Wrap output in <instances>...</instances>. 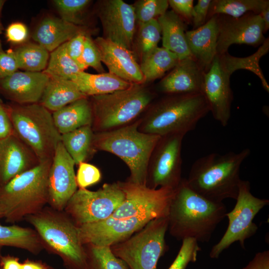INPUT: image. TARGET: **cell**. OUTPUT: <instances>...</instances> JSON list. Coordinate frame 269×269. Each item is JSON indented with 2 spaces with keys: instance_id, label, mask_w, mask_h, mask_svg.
I'll list each match as a JSON object with an SVG mask.
<instances>
[{
  "instance_id": "obj_53",
  "label": "cell",
  "mask_w": 269,
  "mask_h": 269,
  "mask_svg": "<svg viewBox=\"0 0 269 269\" xmlns=\"http://www.w3.org/2000/svg\"><path fill=\"white\" fill-rule=\"evenodd\" d=\"M1 218H2V215L1 211L0 206V219Z\"/></svg>"
},
{
  "instance_id": "obj_21",
  "label": "cell",
  "mask_w": 269,
  "mask_h": 269,
  "mask_svg": "<svg viewBox=\"0 0 269 269\" xmlns=\"http://www.w3.org/2000/svg\"><path fill=\"white\" fill-rule=\"evenodd\" d=\"M204 72L192 57L179 60L157 84L165 94L201 93Z\"/></svg>"
},
{
  "instance_id": "obj_48",
  "label": "cell",
  "mask_w": 269,
  "mask_h": 269,
  "mask_svg": "<svg viewBox=\"0 0 269 269\" xmlns=\"http://www.w3.org/2000/svg\"><path fill=\"white\" fill-rule=\"evenodd\" d=\"M0 268L1 269H21V263L18 258L14 256L0 255Z\"/></svg>"
},
{
  "instance_id": "obj_11",
  "label": "cell",
  "mask_w": 269,
  "mask_h": 269,
  "mask_svg": "<svg viewBox=\"0 0 269 269\" xmlns=\"http://www.w3.org/2000/svg\"><path fill=\"white\" fill-rule=\"evenodd\" d=\"M168 226L167 217L154 219L110 249L129 269H157L159 259L167 251L165 236Z\"/></svg>"
},
{
  "instance_id": "obj_12",
  "label": "cell",
  "mask_w": 269,
  "mask_h": 269,
  "mask_svg": "<svg viewBox=\"0 0 269 269\" xmlns=\"http://www.w3.org/2000/svg\"><path fill=\"white\" fill-rule=\"evenodd\" d=\"M236 203L233 209L226 214L229 220L227 229L220 240L212 248L209 256L217 259L220 254L232 244L239 242L245 248V241L254 235L258 227L253 222L257 214L269 200L254 196L251 192L250 183L241 180L239 188Z\"/></svg>"
},
{
  "instance_id": "obj_22",
  "label": "cell",
  "mask_w": 269,
  "mask_h": 269,
  "mask_svg": "<svg viewBox=\"0 0 269 269\" xmlns=\"http://www.w3.org/2000/svg\"><path fill=\"white\" fill-rule=\"evenodd\" d=\"M86 26L67 22L59 17L47 15L41 19L32 31L31 36L49 53L81 33H89Z\"/></svg>"
},
{
  "instance_id": "obj_7",
  "label": "cell",
  "mask_w": 269,
  "mask_h": 269,
  "mask_svg": "<svg viewBox=\"0 0 269 269\" xmlns=\"http://www.w3.org/2000/svg\"><path fill=\"white\" fill-rule=\"evenodd\" d=\"M52 160L40 162L0 188V206L6 222L13 223L37 213L48 203Z\"/></svg>"
},
{
  "instance_id": "obj_40",
  "label": "cell",
  "mask_w": 269,
  "mask_h": 269,
  "mask_svg": "<svg viewBox=\"0 0 269 269\" xmlns=\"http://www.w3.org/2000/svg\"><path fill=\"white\" fill-rule=\"evenodd\" d=\"M78 166L76 180L79 188L86 189L100 181L101 173L96 166L86 162L79 163Z\"/></svg>"
},
{
  "instance_id": "obj_46",
  "label": "cell",
  "mask_w": 269,
  "mask_h": 269,
  "mask_svg": "<svg viewBox=\"0 0 269 269\" xmlns=\"http://www.w3.org/2000/svg\"><path fill=\"white\" fill-rule=\"evenodd\" d=\"M14 133L12 123L3 103L0 108V139L5 138Z\"/></svg>"
},
{
  "instance_id": "obj_42",
  "label": "cell",
  "mask_w": 269,
  "mask_h": 269,
  "mask_svg": "<svg viewBox=\"0 0 269 269\" xmlns=\"http://www.w3.org/2000/svg\"><path fill=\"white\" fill-rule=\"evenodd\" d=\"M87 35L89 34L79 33L66 42V48L68 55L83 71L86 68L82 62V55L84 41Z\"/></svg>"
},
{
  "instance_id": "obj_27",
  "label": "cell",
  "mask_w": 269,
  "mask_h": 269,
  "mask_svg": "<svg viewBox=\"0 0 269 269\" xmlns=\"http://www.w3.org/2000/svg\"><path fill=\"white\" fill-rule=\"evenodd\" d=\"M84 97L72 80L50 78L39 103L52 113Z\"/></svg>"
},
{
  "instance_id": "obj_47",
  "label": "cell",
  "mask_w": 269,
  "mask_h": 269,
  "mask_svg": "<svg viewBox=\"0 0 269 269\" xmlns=\"http://www.w3.org/2000/svg\"><path fill=\"white\" fill-rule=\"evenodd\" d=\"M241 269H269V251L257 253L248 265Z\"/></svg>"
},
{
  "instance_id": "obj_32",
  "label": "cell",
  "mask_w": 269,
  "mask_h": 269,
  "mask_svg": "<svg viewBox=\"0 0 269 269\" xmlns=\"http://www.w3.org/2000/svg\"><path fill=\"white\" fill-rule=\"evenodd\" d=\"M12 49L19 69L38 72L46 68L50 53L39 44L27 41Z\"/></svg>"
},
{
  "instance_id": "obj_14",
  "label": "cell",
  "mask_w": 269,
  "mask_h": 269,
  "mask_svg": "<svg viewBox=\"0 0 269 269\" xmlns=\"http://www.w3.org/2000/svg\"><path fill=\"white\" fill-rule=\"evenodd\" d=\"M185 134H173L161 136L151 155L146 186L151 189H175L181 178L182 143Z\"/></svg>"
},
{
  "instance_id": "obj_39",
  "label": "cell",
  "mask_w": 269,
  "mask_h": 269,
  "mask_svg": "<svg viewBox=\"0 0 269 269\" xmlns=\"http://www.w3.org/2000/svg\"><path fill=\"white\" fill-rule=\"evenodd\" d=\"M82 60L86 69L91 67L99 73L104 72L100 51L90 35L85 37Z\"/></svg>"
},
{
  "instance_id": "obj_24",
  "label": "cell",
  "mask_w": 269,
  "mask_h": 269,
  "mask_svg": "<svg viewBox=\"0 0 269 269\" xmlns=\"http://www.w3.org/2000/svg\"><path fill=\"white\" fill-rule=\"evenodd\" d=\"M157 20L161 29L162 47L174 53L179 60L192 57L184 21L172 10L167 11Z\"/></svg>"
},
{
  "instance_id": "obj_10",
  "label": "cell",
  "mask_w": 269,
  "mask_h": 269,
  "mask_svg": "<svg viewBox=\"0 0 269 269\" xmlns=\"http://www.w3.org/2000/svg\"><path fill=\"white\" fill-rule=\"evenodd\" d=\"M155 96L144 85L133 84L124 90L91 97L93 131L105 132L127 125L150 106Z\"/></svg>"
},
{
  "instance_id": "obj_28",
  "label": "cell",
  "mask_w": 269,
  "mask_h": 269,
  "mask_svg": "<svg viewBox=\"0 0 269 269\" xmlns=\"http://www.w3.org/2000/svg\"><path fill=\"white\" fill-rule=\"evenodd\" d=\"M3 247H12L25 250L37 255L43 248L35 230L16 225L0 224V256Z\"/></svg>"
},
{
  "instance_id": "obj_30",
  "label": "cell",
  "mask_w": 269,
  "mask_h": 269,
  "mask_svg": "<svg viewBox=\"0 0 269 269\" xmlns=\"http://www.w3.org/2000/svg\"><path fill=\"white\" fill-rule=\"evenodd\" d=\"M94 131L86 126L61 134V142L75 164L85 162L93 149Z\"/></svg>"
},
{
  "instance_id": "obj_26",
  "label": "cell",
  "mask_w": 269,
  "mask_h": 269,
  "mask_svg": "<svg viewBox=\"0 0 269 269\" xmlns=\"http://www.w3.org/2000/svg\"><path fill=\"white\" fill-rule=\"evenodd\" d=\"M80 91L87 97L104 95L124 90L133 84L128 82L109 72L91 74L80 71L71 80Z\"/></svg>"
},
{
  "instance_id": "obj_1",
  "label": "cell",
  "mask_w": 269,
  "mask_h": 269,
  "mask_svg": "<svg viewBox=\"0 0 269 269\" xmlns=\"http://www.w3.org/2000/svg\"><path fill=\"white\" fill-rule=\"evenodd\" d=\"M119 183L125 199L108 219L79 227L83 244L111 246L141 229L149 221L167 217L175 189H151L128 181Z\"/></svg>"
},
{
  "instance_id": "obj_34",
  "label": "cell",
  "mask_w": 269,
  "mask_h": 269,
  "mask_svg": "<svg viewBox=\"0 0 269 269\" xmlns=\"http://www.w3.org/2000/svg\"><path fill=\"white\" fill-rule=\"evenodd\" d=\"M136 36L134 37L133 52L140 60L158 47L161 38V29L157 19L138 25Z\"/></svg>"
},
{
  "instance_id": "obj_4",
  "label": "cell",
  "mask_w": 269,
  "mask_h": 269,
  "mask_svg": "<svg viewBox=\"0 0 269 269\" xmlns=\"http://www.w3.org/2000/svg\"><path fill=\"white\" fill-rule=\"evenodd\" d=\"M250 153V149L245 148L238 152L212 153L200 157L192 164L186 183L210 200H236L241 181L240 168Z\"/></svg>"
},
{
  "instance_id": "obj_2",
  "label": "cell",
  "mask_w": 269,
  "mask_h": 269,
  "mask_svg": "<svg viewBox=\"0 0 269 269\" xmlns=\"http://www.w3.org/2000/svg\"><path fill=\"white\" fill-rule=\"evenodd\" d=\"M226 213L223 202L199 195L182 178L175 189L169 207L168 230L178 240L193 238L198 242H208Z\"/></svg>"
},
{
  "instance_id": "obj_35",
  "label": "cell",
  "mask_w": 269,
  "mask_h": 269,
  "mask_svg": "<svg viewBox=\"0 0 269 269\" xmlns=\"http://www.w3.org/2000/svg\"><path fill=\"white\" fill-rule=\"evenodd\" d=\"M84 245L88 269H129L122 260L114 255L110 247Z\"/></svg>"
},
{
  "instance_id": "obj_36",
  "label": "cell",
  "mask_w": 269,
  "mask_h": 269,
  "mask_svg": "<svg viewBox=\"0 0 269 269\" xmlns=\"http://www.w3.org/2000/svg\"><path fill=\"white\" fill-rule=\"evenodd\" d=\"M92 1L90 0H54L53 5L59 17L70 23L85 26V16Z\"/></svg>"
},
{
  "instance_id": "obj_51",
  "label": "cell",
  "mask_w": 269,
  "mask_h": 269,
  "mask_svg": "<svg viewBox=\"0 0 269 269\" xmlns=\"http://www.w3.org/2000/svg\"><path fill=\"white\" fill-rule=\"evenodd\" d=\"M5 2V0H0V35L3 33L4 29L1 21V15L2 9Z\"/></svg>"
},
{
  "instance_id": "obj_41",
  "label": "cell",
  "mask_w": 269,
  "mask_h": 269,
  "mask_svg": "<svg viewBox=\"0 0 269 269\" xmlns=\"http://www.w3.org/2000/svg\"><path fill=\"white\" fill-rule=\"evenodd\" d=\"M18 63L12 49L4 50L0 39V80L18 71Z\"/></svg>"
},
{
  "instance_id": "obj_52",
  "label": "cell",
  "mask_w": 269,
  "mask_h": 269,
  "mask_svg": "<svg viewBox=\"0 0 269 269\" xmlns=\"http://www.w3.org/2000/svg\"><path fill=\"white\" fill-rule=\"evenodd\" d=\"M3 103L0 98V108L1 107V106L3 105Z\"/></svg>"
},
{
  "instance_id": "obj_33",
  "label": "cell",
  "mask_w": 269,
  "mask_h": 269,
  "mask_svg": "<svg viewBox=\"0 0 269 269\" xmlns=\"http://www.w3.org/2000/svg\"><path fill=\"white\" fill-rule=\"evenodd\" d=\"M80 71H83L68 55L65 43L50 52L47 65L42 72L51 79L71 80Z\"/></svg>"
},
{
  "instance_id": "obj_9",
  "label": "cell",
  "mask_w": 269,
  "mask_h": 269,
  "mask_svg": "<svg viewBox=\"0 0 269 269\" xmlns=\"http://www.w3.org/2000/svg\"><path fill=\"white\" fill-rule=\"evenodd\" d=\"M15 134L34 153L39 161L52 159L61 141L52 113L39 103L4 104Z\"/></svg>"
},
{
  "instance_id": "obj_37",
  "label": "cell",
  "mask_w": 269,
  "mask_h": 269,
  "mask_svg": "<svg viewBox=\"0 0 269 269\" xmlns=\"http://www.w3.org/2000/svg\"><path fill=\"white\" fill-rule=\"evenodd\" d=\"M169 6L167 0H138L133 5L136 25H139L164 14Z\"/></svg>"
},
{
  "instance_id": "obj_38",
  "label": "cell",
  "mask_w": 269,
  "mask_h": 269,
  "mask_svg": "<svg viewBox=\"0 0 269 269\" xmlns=\"http://www.w3.org/2000/svg\"><path fill=\"white\" fill-rule=\"evenodd\" d=\"M200 250L195 239L187 238L183 240L176 258L168 269H185L190 263L196 261L198 253Z\"/></svg>"
},
{
  "instance_id": "obj_43",
  "label": "cell",
  "mask_w": 269,
  "mask_h": 269,
  "mask_svg": "<svg viewBox=\"0 0 269 269\" xmlns=\"http://www.w3.org/2000/svg\"><path fill=\"white\" fill-rule=\"evenodd\" d=\"M5 36L8 42L19 45L27 41L29 33L27 27L23 23L14 22L6 27Z\"/></svg>"
},
{
  "instance_id": "obj_16",
  "label": "cell",
  "mask_w": 269,
  "mask_h": 269,
  "mask_svg": "<svg viewBox=\"0 0 269 269\" xmlns=\"http://www.w3.org/2000/svg\"><path fill=\"white\" fill-rule=\"evenodd\" d=\"M218 24L217 54L228 52L233 44H247L256 47L266 38L264 24L260 14L248 12L235 18L223 14L217 15Z\"/></svg>"
},
{
  "instance_id": "obj_13",
  "label": "cell",
  "mask_w": 269,
  "mask_h": 269,
  "mask_svg": "<svg viewBox=\"0 0 269 269\" xmlns=\"http://www.w3.org/2000/svg\"><path fill=\"white\" fill-rule=\"evenodd\" d=\"M125 199V193L119 182L106 183L94 191L79 188L64 210L79 226L108 219Z\"/></svg>"
},
{
  "instance_id": "obj_6",
  "label": "cell",
  "mask_w": 269,
  "mask_h": 269,
  "mask_svg": "<svg viewBox=\"0 0 269 269\" xmlns=\"http://www.w3.org/2000/svg\"><path fill=\"white\" fill-rule=\"evenodd\" d=\"M209 112L208 104L201 93L166 94L150 107L138 129L160 136L186 134Z\"/></svg>"
},
{
  "instance_id": "obj_5",
  "label": "cell",
  "mask_w": 269,
  "mask_h": 269,
  "mask_svg": "<svg viewBox=\"0 0 269 269\" xmlns=\"http://www.w3.org/2000/svg\"><path fill=\"white\" fill-rule=\"evenodd\" d=\"M140 122L138 120L116 129L94 133L93 149L119 157L130 169L128 181L146 186L150 159L161 136L140 131Z\"/></svg>"
},
{
  "instance_id": "obj_8",
  "label": "cell",
  "mask_w": 269,
  "mask_h": 269,
  "mask_svg": "<svg viewBox=\"0 0 269 269\" xmlns=\"http://www.w3.org/2000/svg\"><path fill=\"white\" fill-rule=\"evenodd\" d=\"M61 212L43 209L25 218L34 227L43 247L60 257L66 269H88L78 227Z\"/></svg>"
},
{
  "instance_id": "obj_15",
  "label": "cell",
  "mask_w": 269,
  "mask_h": 269,
  "mask_svg": "<svg viewBox=\"0 0 269 269\" xmlns=\"http://www.w3.org/2000/svg\"><path fill=\"white\" fill-rule=\"evenodd\" d=\"M96 11L103 27V37L132 50L136 25L133 5L122 0H100Z\"/></svg>"
},
{
  "instance_id": "obj_19",
  "label": "cell",
  "mask_w": 269,
  "mask_h": 269,
  "mask_svg": "<svg viewBox=\"0 0 269 269\" xmlns=\"http://www.w3.org/2000/svg\"><path fill=\"white\" fill-rule=\"evenodd\" d=\"M49 80L43 72L17 71L0 80V94L11 103H37Z\"/></svg>"
},
{
  "instance_id": "obj_45",
  "label": "cell",
  "mask_w": 269,
  "mask_h": 269,
  "mask_svg": "<svg viewBox=\"0 0 269 269\" xmlns=\"http://www.w3.org/2000/svg\"><path fill=\"white\" fill-rule=\"evenodd\" d=\"M211 2V0H198L197 4L193 6L192 29L199 28L206 23Z\"/></svg>"
},
{
  "instance_id": "obj_23",
  "label": "cell",
  "mask_w": 269,
  "mask_h": 269,
  "mask_svg": "<svg viewBox=\"0 0 269 269\" xmlns=\"http://www.w3.org/2000/svg\"><path fill=\"white\" fill-rule=\"evenodd\" d=\"M192 57L205 72L217 54L218 24L217 15L210 17L201 27L185 32Z\"/></svg>"
},
{
  "instance_id": "obj_44",
  "label": "cell",
  "mask_w": 269,
  "mask_h": 269,
  "mask_svg": "<svg viewBox=\"0 0 269 269\" xmlns=\"http://www.w3.org/2000/svg\"><path fill=\"white\" fill-rule=\"evenodd\" d=\"M169 5L185 22H192L193 0H168Z\"/></svg>"
},
{
  "instance_id": "obj_25",
  "label": "cell",
  "mask_w": 269,
  "mask_h": 269,
  "mask_svg": "<svg viewBox=\"0 0 269 269\" xmlns=\"http://www.w3.org/2000/svg\"><path fill=\"white\" fill-rule=\"evenodd\" d=\"M54 124L61 134L86 126L93 120L92 104L89 97L77 100L52 113Z\"/></svg>"
},
{
  "instance_id": "obj_49",
  "label": "cell",
  "mask_w": 269,
  "mask_h": 269,
  "mask_svg": "<svg viewBox=\"0 0 269 269\" xmlns=\"http://www.w3.org/2000/svg\"><path fill=\"white\" fill-rule=\"evenodd\" d=\"M51 268L42 262L29 260L21 263V269H50Z\"/></svg>"
},
{
  "instance_id": "obj_20",
  "label": "cell",
  "mask_w": 269,
  "mask_h": 269,
  "mask_svg": "<svg viewBox=\"0 0 269 269\" xmlns=\"http://www.w3.org/2000/svg\"><path fill=\"white\" fill-rule=\"evenodd\" d=\"M40 161L14 133L0 139V188Z\"/></svg>"
},
{
  "instance_id": "obj_54",
  "label": "cell",
  "mask_w": 269,
  "mask_h": 269,
  "mask_svg": "<svg viewBox=\"0 0 269 269\" xmlns=\"http://www.w3.org/2000/svg\"><path fill=\"white\" fill-rule=\"evenodd\" d=\"M53 269V268H51V269Z\"/></svg>"
},
{
  "instance_id": "obj_18",
  "label": "cell",
  "mask_w": 269,
  "mask_h": 269,
  "mask_svg": "<svg viewBox=\"0 0 269 269\" xmlns=\"http://www.w3.org/2000/svg\"><path fill=\"white\" fill-rule=\"evenodd\" d=\"M94 41L102 62L109 73L132 84H145L139 65L132 50L103 37H97Z\"/></svg>"
},
{
  "instance_id": "obj_31",
  "label": "cell",
  "mask_w": 269,
  "mask_h": 269,
  "mask_svg": "<svg viewBox=\"0 0 269 269\" xmlns=\"http://www.w3.org/2000/svg\"><path fill=\"white\" fill-rule=\"evenodd\" d=\"M268 5L269 0H211L207 20L218 14L237 18L248 12L260 14Z\"/></svg>"
},
{
  "instance_id": "obj_3",
  "label": "cell",
  "mask_w": 269,
  "mask_h": 269,
  "mask_svg": "<svg viewBox=\"0 0 269 269\" xmlns=\"http://www.w3.org/2000/svg\"><path fill=\"white\" fill-rule=\"evenodd\" d=\"M269 50L265 42L253 54L246 57H237L228 52L217 54L209 69L204 74L202 94L208 104L215 120L223 127L228 125L231 114L233 94L230 85L232 74L238 70H249L260 79L263 86L267 85L259 62Z\"/></svg>"
},
{
  "instance_id": "obj_17",
  "label": "cell",
  "mask_w": 269,
  "mask_h": 269,
  "mask_svg": "<svg viewBox=\"0 0 269 269\" xmlns=\"http://www.w3.org/2000/svg\"><path fill=\"white\" fill-rule=\"evenodd\" d=\"M75 162L60 141L56 148L48 177V203L62 211L77 190Z\"/></svg>"
},
{
  "instance_id": "obj_55",
  "label": "cell",
  "mask_w": 269,
  "mask_h": 269,
  "mask_svg": "<svg viewBox=\"0 0 269 269\" xmlns=\"http://www.w3.org/2000/svg\"><path fill=\"white\" fill-rule=\"evenodd\" d=\"M0 269H1L0 268Z\"/></svg>"
},
{
  "instance_id": "obj_29",
  "label": "cell",
  "mask_w": 269,
  "mask_h": 269,
  "mask_svg": "<svg viewBox=\"0 0 269 269\" xmlns=\"http://www.w3.org/2000/svg\"><path fill=\"white\" fill-rule=\"evenodd\" d=\"M173 52L162 47H157L140 60L139 64L145 84L162 77L173 68L179 62Z\"/></svg>"
},
{
  "instance_id": "obj_50",
  "label": "cell",
  "mask_w": 269,
  "mask_h": 269,
  "mask_svg": "<svg viewBox=\"0 0 269 269\" xmlns=\"http://www.w3.org/2000/svg\"><path fill=\"white\" fill-rule=\"evenodd\" d=\"M264 24V33L269 29V5L265 7L260 13Z\"/></svg>"
}]
</instances>
